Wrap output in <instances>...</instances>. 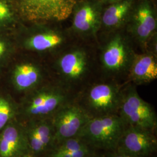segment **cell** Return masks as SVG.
Wrapping results in <instances>:
<instances>
[{"mask_svg":"<svg viewBox=\"0 0 157 157\" xmlns=\"http://www.w3.org/2000/svg\"><path fill=\"white\" fill-rule=\"evenodd\" d=\"M75 100L71 89L58 80L45 81L23 94L18 103L17 117L23 122L51 119L61 108Z\"/></svg>","mask_w":157,"mask_h":157,"instance_id":"obj_1","label":"cell"},{"mask_svg":"<svg viewBox=\"0 0 157 157\" xmlns=\"http://www.w3.org/2000/svg\"><path fill=\"white\" fill-rule=\"evenodd\" d=\"M55 24L23 23L13 33L19 52L41 56L60 52L67 44V34Z\"/></svg>","mask_w":157,"mask_h":157,"instance_id":"obj_2","label":"cell"},{"mask_svg":"<svg viewBox=\"0 0 157 157\" xmlns=\"http://www.w3.org/2000/svg\"><path fill=\"white\" fill-rule=\"evenodd\" d=\"M126 126L118 114L91 118L78 137L97 152L114 151Z\"/></svg>","mask_w":157,"mask_h":157,"instance_id":"obj_3","label":"cell"},{"mask_svg":"<svg viewBox=\"0 0 157 157\" xmlns=\"http://www.w3.org/2000/svg\"><path fill=\"white\" fill-rule=\"evenodd\" d=\"M78 0H15L23 23H56L71 17Z\"/></svg>","mask_w":157,"mask_h":157,"instance_id":"obj_4","label":"cell"},{"mask_svg":"<svg viewBox=\"0 0 157 157\" xmlns=\"http://www.w3.org/2000/svg\"><path fill=\"white\" fill-rule=\"evenodd\" d=\"M118 114L127 126L155 132L157 114L154 107L139 94L134 84L122 88Z\"/></svg>","mask_w":157,"mask_h":157,"instance_id":"obj_5","label":"cell"},{"mask_svg":"<svg viewBox=\"0 0 157 157\" xmlns=\"http://www.w3.org/2000/svg\"><path fill=\"white\" fill-rule=\"evenodd\" d=\"M122 87L114 82L90 86L77 101L91 118L118 114Z\"/></svg>","mask_w":157,"mask_h":157,"instance_id":"obj_6","label":"cell"},{"mask_svg":"<svg viewBox=\"0 0 157 157\" xmlns=\"http://www.w3.org/2000/svg\"><path fill=\"white\" fill-rule=\"evenodd\" d=\"M19 52L6 70L13 89L25 94L47 81V72L40 62L28 56H19Z\"/></svg>","mask_w":157,"mask_h":157,"instance_id":"obj_7","label":"cell"},{"mask_svg":"<svg viewBox=\"0 0 157 157\" xmlns=\"http://www.w3.org/2000/svg\"><path fill=\"white\" fill-rule=\"evenodd\" d=\"M125 26L132 38L146 51L157 37V10L151 0H136Z\"/></svg>","mask_w":157,"mask_h":157,"instance_id":"obj_8","label":"cell"},{"mask_svg":"<svg viewBox=\"0 0 157 157\" xmlns=\"http://www.w3.org/2000/svg\"><path fill=\"white\" fill-rule=\"evenodd\" d=\"M135 54L127 36L118 31L112 32L101 50V66L110 75L128 72Z\"/></svg>","mask_w":157,"mask_h":157,"instance_id":"obj_9","label":"cell"},{"mask_svg":"<svg viewBox=\"0 0 157 157\" xmlns=\"http://www.w3.org/2000/svg\"><path fill=\"white\" fill-rule=\"evenodd\" d=\"M54 67L59 76L58 81L69 88L82 82L89 73V56L86 50L74 47L61 51Z\"/></svg>","mask_w":157,"mask_h":157,"instance_id":"obj_10","label":"cell"},{"mask_svg":"<svg viewBox=\"0 0 157 157\" xmlns=\"http://www.w3.org/2000/svg\"><path fill=\"white\" fill-rule=\"evenodd\" d=\"M90 118L75 99L61 108L51 118L56 146L67 139L78 137Z\"/></svg>","mask_w":157,"mask_h":157,"instance_id":"obj_11","label":"cell"},{"mask_svg":"<svg viewBox=\"0 0 157 157\" xmlns=\"http://www.w3.org/2000/svg\"><path fill=\"white\" fill-rule=\"evenodd\" d=\"M104 5L98 0H78L73 7L71 30L80 37H94L101 28Z\"/></svg>","mask_w":157,"mask_h":157,"instance_id":"obj_12","label":"cell"},{"mask_svg":"<svg viewBox=\"0 0 157 157\" xmlns=\"http://www.w3.org/2000/svg\"><path fill=\"white\" fill-rule=\"evenodd\" d=\"M155 132L127 126L118 142L115 151L139 157H151L157 151Z\"/></svg>","mask_w":157,"mask_h":157,"instance_id":"obj_13","label":"cell"},{"mask_svg":"<svg viewBox=\"0 0 157 157\" xmlns=\"http://www.w3.org/2000/svg\"><path fill=\"white\" fill-rule=\"evenodd\" d=\"M23 124L30 156L42 157L45 154L48 156L56 146L51 119L32 121Z\"/></svg>","mask_w":157,"mask_h":157,"instance_id":"obj_14","label":"cell"},{"mask_svg":"<svg viewBox=\"0 0 157 157\" xmlns=\"http://www.w3.org/2000/svg\"><path fill=\"white\" fill-rule=\"evenodd\" d=\"M30 156L25 125L16 118L0 131V157Z\"/></svg>","mask_w":157,"mask_h":157,"instance_id":"obj_15","label":"cell"},{"mask_svg":"<svg viewBox=\"0 0 157 157\" xmlns=\"http://www.w3.org/2000/svg\"><path fill=\"white\" fill-rule=\"evenodd\" d=\"M136 0H119L104 6L101 15V28L114 32L126 26Z\"/></svg>","mask_w":157,"mask_h":157,"instance_id":"obj_16","label":"cell"},{"mask_svg":"<svg viewBox=\"0 0 157 157\" xmlns=\"http://www.w3.org/2000/svg\"><path fill=\"white\" fill-rule=\"evenodd\" d=\"M129 79L136 85L147 84L157 78V54L150 51L136 54L128 71Z\"/></svg>","mask_w":157,"mask_h":157,"instance_id":"obj_17","label":"cell"},{"mask_svg":"<svg viewBox=\"0 0 157 157\" xmlns=\"http://www.w3.org/2000/svg\"><path fill=\"white\" fill-rule=\"evenodd\" d=\"M95 153L82 139L75 137L56 144L47 157H84Z\"/></svg>","mask_w":157,"mask_h":157,"instance_id":"obj_18","label":"cell"},{"mask_svg":"<svg viewBox=\"0 0 157 157\" xmlns=\"http://www.w3.org/2000/svg\"><path fill=\"white\" fill-rule=\"evenodd\" d=\"M22 24L15 0H0V32L14 33Z\"/></svg>","mask_w":157,"mask_h":157,"instance_id":"obj_19","label":"cell"},{"mask_svg":"<svg viewBox=\"0 0 157 157\" xmlns=\"http://www.w3.org/2000/svg\"><path fill=\"white\" fill-rule=\"evenodd\" d=\"M19 52L13 33L0 32V72L2 73Z\"/></svg>","mask_w":157,"mask_h":157,"instance_id":"obj_20","label":"cell"},{"mask_svg":"<svg viewBox=\"0 0 157 157\" xmlns=\"http://www.w3.org/2000/svg\"><path fill=\"white\" fill-rule=\"evenodd\" d=\"M18 103L10 94L0 90V131L12 120L17 118Z\"/></svg>","mask_w":157,"mask_h":157,"instance_id":"obj_21","label":"cell"},{"mask_svg":"<svg viewBox=\"0 0 157 157\" xmlns=\"http://www.w3.org/2000/svg\"><path fill=\"white\" fill-rule=\"evenodd\" d=\"M102 157H135V156H132V155H130L128 154H122V153H119L118 152L111 151L107 152H105V154L104 155H102Z\"/></svg>","mask_w":157,"mask_h":157,"instance_id":"obj_22","label":"cell"},{"mask_svg":"<svg viewBox=\"0 0 157 157\" xmlns=\"http://www.w3.org/2000/svg\"><path fill=\"white\" fill-rule=\"evenodd\" d=\"M98 1H100L101 4H102L104 6H106L108 4H109L112 2H114L115 1H117L119 0H98Z\"/></svg>","mask_w":157,"mask_h":157,"instance_id":"obj_23","label":"cell"},{"mask_svg":"<svg viewBox=\"0 0 157 157\" xmlns=\"http://www.w3.org/2000/svg\"><path fill=\"white\" fill-rule=\"evenodd\" d=\"M84 157H102L101 155H99L98 154H97V153L94 154H92V155H87V156H86Z\"/></svg>","mask_w":157,"mask_h":157,"instance_id":"obj_24","label":"cell"},{"mask_svg":"<svg viewBox=\"0 0 157 157\" xmlns=\"http://www.w3.org/2000/svg\"><path fill=\"white\" fill-rule=\"evenodd\" d=\"M1 78H2V75H1V73L0 72V82H1Z\"/></svg>","mask_w":157,"mask_h":157,"instance_id":"obj_25","label":"cell"},{"mask_svg":"<svg viewBox=\"0 0 157 157\" xmlns=\"http://www.w3.org/2000/svg\"><path fill=\"white\" fill-rule=\"evenodd\" d=\"M31 157V156H30V157Z\"/></svg>","mask_w":157,"mask_h":157,"instance_id":"obj_26","label":"cell"}]
</instances>
